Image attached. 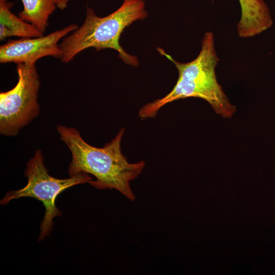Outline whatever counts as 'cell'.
Listing matches in <instances>:
<instances>
[{
    "instance_id": "6da1fadb",
    "label": "cell",
    "mask_w": 275,
    "mask_h": 275,
    "mask_svg": "<svg viewBox=\"0 0 275 275\" xmlns=\"http://www.w3.org/2000/svg\"><path fill=\"white\" fill-rule=\"evenodd\" d=\"M57 130L71 153L70 176L81 173L93 175L95 180L89 182L91 185L100 189H115L129 200H135L130 182L142 173L145 162L130 163L122 153L121 143L124 128L101 148L87 143L75 128L58 125Z\"/></svg>"
},
{
    "instance_id": "7a4b0ae2",
    "label": "cell",
    "mask_w": 275,
    "mask_h": 275,
    "mask_svg": "<svg viewBox=\"0 0 275 275\" xmlns=\"http://www.w3.org/2000/svg\"><path fill=\"white\" fill-rule=\"evenodd\" d=\"M157 50L175 65L178 78L175 86L167 95L141 107L139 112L141 119L154 118L167 104L187 97L202 98L210 104L216 114L226 118L232 117L236 112V106L230 103L216 77L215 69L218 58L214 48L212 32L205 33L199 55L188 63L177 62L161 48L158 47Z\"/></svg>"
},
{
    "instance_id": "3957f363",
    "label": "cell",
    "mask_w": 275,
    "mask_h": 275,
    "mask_svg": "<svg viewBox=\"0 0 275 275\" xmlns=\"http://www.w3.org/2000/svg\"><path fill=\"white\" fill-rule=\"evenodd\" d=\"M148 15L144 0H124L117 10L103 17L98 16L93 9L87 7L83 24L59 44L62 51L61 61L68 63L78 53L91 47L97 51L111 48L118 52L125 64L138 67V58L126 52L119 39L126 28L135 21L146 19Z\"/></svg>"
},
{
    "instance_id": "277c9868",
    "label": "cell",
    "mask_w": 275,
    "mask_h": 275,
    "mask_svg": "<svg viewBox=\"0 0 275 275\" xmlns=\"http://www.w3.org/2000/svg\"><path fill=\"white\" fill-rule=\"evenodd\" d=\"M44 156L40 149L26 163L24 175L28 179L26 185L17 190L8 191L1 200L2 205L11 200L30 197L41 201L45 208L44 217L40 225L38 241L48 236L53 228V219L62 213L56 205L57 197L67 188L73 186L89 183L93 178L88 174L81 173L68 178L58 179L50 176L44 162Z\"/></svg>"
},
{
    "instance_id": "5b68a950",
    "label": "cell",
    "mask_w": 275,
    "mask_h": 275,
    "mask_svg": "<svg viewBox=\"0 0 275 275\" xmlns=\"http://www.w3.org/2000/svg\"><path fill=\"white\" fill-rule=\"evenodd\" d=\"M16 71V86L0 93V134L6 136L18 134L40 113V80L36 63L17 64Z\"/></svg>"
},
{
    "instance_id": "8992f818",
    "label": "cell",
    "mask_w": 275,
    "mask_h": 275,
    "mask_svg": "<svg viewBox=\"0 0 275 275\" xmlns=\"http://www.w3.org/2000/svg\"><path fill=\"white\" fill-rule=\"evenodd\" d=\"M78 28L71 24L47 36L9 40L0 46V63L35 64L46 56L60 59L62 51L59 41Z\"/></svg>"
},
{
    "instance_id": "52a82bcc",
    "label": "cell",
    "mask_w": 275,
    "mask_h": 275,
    "mask_svg": "<svg viewBox=\"0 0 275 275\" xmlns=\"http://www.w3.org/2000/svg\"><path fill=\"white\" fill-rule=\"evenodd\" d=\"M239 2L241 15L237 24V31L240 37H253L272 25L269 9L263 0H239Z\"/></svg>"
},
{
    "instance_id": "ba28073f",
    "label": "cell",
    "mask_w": 275,
    "mask_h": 275,
    "mask_svg": "<svg viewBox=\"0 0 275 275\" xmlns=\"http://www.w3.org/2000/svg\"><path fill=\"white\" fill-rule=\"evenodd\" d=\"M14 3L8 0H0V40L7 37H39L44 36L35 25L26 22L11 11Z\"/></svg>"
},
{
    "instance_id": "9c48e42d",
    "label": "cell",
    "mask_w": 275,
    "mask_h": 275,
    "mask_svg": "<svg viewBox=\"0 0 275 275\" xmlns=\"http://www.w3.org/2000/svg\"><path fill=\"white\" fill-rule=\"evenodd\" d=\"M23 10L18 13L23 21L31 23L44 33L48 26L49 16L57 6L52 0H21Z\"/></svg>"
},
{
    "instance_id": "30bf717a",
    "label": "cell",
    "mask_w": 275,
    "mask_h": 275,
    "mask_svg": "<svg viewBox=\"0 0 275 275\" xmlns=\"http://www.w3.org/2000/svg\"><path fill=\"white\" fill-rule=\"evenodd\" d=\"M57 8L63 10L67 7L69 0H52Z\"/></svg>"
}]
</instances>
